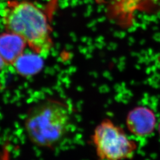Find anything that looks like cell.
I'll list each match as a JSON object with an SVG mask.
<instances>
[{
  "mask_svg": "<svg viewBox=\"0 0 160 160\" xmlns=\"http://www.w3.org/2000/svg\"><path fill=\"white\" fill-rule=\"evenodd\" d=\"M71 121L72 112L68 105L57 98H48L30 109L24 128L29 140L34 145L53 149L68 135Z\"/></svg>",
  "mask_w": 160,
  "mask_h": 160,
  "instance_id": "obj_1",
  "label": "cell"
},
{
  "mask_svg": "<svg viewBox=\"0 0 160 160\" xmlns=\"http://www.w3.org/2000/svg\"><path fill=\"white\" fill-rule=\"evenodd\" d=\"M7 32L18 34L33 52L43 55L53 46L51 29L46 14L28 1H12L2 15Z\"/></svg>",
  "mask_w": 160,
  "mask_h": 160,
  "instance_id": "obj_2",
  "label": "cell"
},
{
  "mask_svg": "<svg viewBox=\"0 0 160 160\" xmlns=\"http://www.w3.org/2000/svg\"><path fill=\"white\" fill-rule=\"evenodd\" d=\"M92 140L98 160H127L133 158L138 148L125 130L109 119L94 129Z\"/></svg>",
  "mask_w": 160,
  "mask_h": 160,
  "instance_id": "obj_3",
  "label": "cell"
},
{
  "mask_svg": "<svg viewBox=\"0 0 160 160\" xmlns=\"http://www.w3.org/2000/svg\"><path fill=\"white\" fill-rule=\"evenodd\" d=\"M126 125L129 131L134 136L147 137L155 130L157 125L156 116L149 108L137 106L127 114Z\"/></svg>",
  "mask_w": 160,
  "mask_h": 160,
  "instance_id": "obj_4",
  "label": "cell"
},
{
  "mask_svg": "<svg viewBox=\"0 0 160 160\" xmlns=\"http://www.w3.org/2000/svg\"><path fill=\"white\" fill-rule=\"evenodd\" d=\"M27 45L26 42L18 34L8 32L0 34V56L6 65H13Z\"/></svg>",
  "mask_w": 160,
  "mask_h": 160,
  "instance_id": "obj_5",
  "label": "cell"
},
{
  "mask_svg": "<svg viewBox=\"0 0 160 160\" xmlns=\"http://www.w3.org/2000/svg\"><path fill=\"white\" fill-rule=\"evenodd\" d=\"M18 74L24 77L38 74L43 67V61L40 54L22 53L13 64Z\"/></svg>",
  "mask_w": 160,
  "mask_h": 160,
  "instance_id": "obj_6",
  "label": "cell"
},
{
  "mask_svg": "<svg viewBox=\"0 0 160 160\" xmlns=\"http://www.w3.org/2000/svg\"><path fill=\"white\" fill-rule=\"evenodd\" d=\"M5 65H6L5 62L4 61V60L2 59V57L0 56V71L3 68V67H4Z\"/></svg>",
  "mask_w": 160,
  "mask_h": 160,
  "instance_id": "obj_7",
  "label": "cell"
},
{
  "mask_svg": "<svg viewBox=\"0 0 160 160\" xmlns=\"http://www.w3.org/2000/svg\"><path fill=\"white\" fill-rule=\"evenodd\" d=\"M158 133H159L160 136V122L159 124H158Z\"/></svg>",
  "mask_w": 160,
  "mask_h": 160,
  "instance_id": "obj_8",
  "label": "cell"
},
{
  "mask_svg": "<svg viewBox=\"0 0 160 160\" xmlns=\"http://www.w3.org/2000/svg\"><path fill=\"white\" fill-rule=\"evenodd\" d=\"M159 60H160V58H159Z\"/></svg>",
  "mask_w": 160,
  "mask_h": 160,
  "instance_id": "obj_9",
  "label": "cell"
}]
</instances>
